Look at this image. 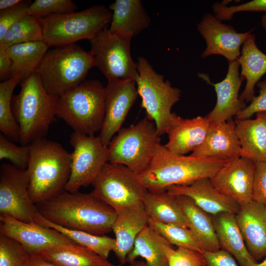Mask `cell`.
I'll return each mask as SVG.
<instances>
[{"label": "cell", "mask_w": 266, "mask_h": 266, "mask_svg": "<svg viewBox=\"0 0 266 266\" xmlns=\"http://www.w3.org/2000/svg\"><path fill=\"white\" fill-rule=\"evenodd\" d=\"M36 205L39 213L49 221L69 229L104 235L112 231L117 213L89 194L64 190Z\"/></svg>", "instance_id": "1"}, {"label": "cell", "mask_w": 266, "mask_h": 266, "mask_svg": "<svg viewBox=\"0 0 266 266\" xmlns=\"http://www.w3.org/2000/svg\"><path fill=\"white\" fill-rule=\"evenodd\" d=\"M229 160L178 155L160 142L155 147L150 165L138 177L148 191L161 192L173 186L187 185L200 179L210 178Z\"/></svg>", "instance_id": "2"}, {"label": "cell", "mask_w": 266, "mask_h": 266, "mask_svg": "<svg viewBox=\"0 0 266 266\" xmlns=\"http://www.w3.org/2000/svg\"><path fill=\"white\" fill-rule=\"evenodd\" d=\"M29 146L26 169L29 193L36 204L65 190L70 175L71 156L61 144L45 138L35 140Z\"/></svg>", "instance_id": "3"}, {"label": "cell", "mask_w": 266, "mask_h": 266, "mask_svg": "<svg viewBox=\"0 0 266 266\" xmlns=\"http://www.w3.org/2000/svg\"><path fill=\"white\" fill-rule=\"evenodd\" d=\"M21 82L19 93L13 97L12 108L19 128V141L28 146L45 138L57 117L59 98L45 90L37 72Z\"/></svg>", "instance_id": "4"}, {"label": "cell", "mask_w": 266, "mask_h": 266, "mask_svg": "<svg viewBox=\"0 0 266 266\" xmlns=\"http://www.w3.org/2000/svg\"><path fill=\"white\" fill-rule=\"evenodd\" d=\"M95 66L90 51L72 44L49 49L36 72L45 90L59 98L85 81L88 71Z\"/></svg>", "instance_id": "5"}, {"label": "cell", "mask_w": 266, "mask_h": 266, "mask_svg": "<svg viewBox=\"0 0 266 266\" xmlns=\"http://www.w3.org/2000/svg\"><path fill=\"white\" fill-rule=\"evenodd\" d=\"M105 113V87L97 80H85L58 98L57 117L75 132L94 135L102 128Z\"/></svg>", "instance_id": "6"}, {"label": "cell", "mask_w": 266, "mask_h": 266, "mask_svg": "<svg viewBox=\"0 0 266 266\" xmlns=\"http://www.w3.org/2000/svg\"><path fill=\"white\" fill-rule=\"evenodd\" d=\"M111 11L103 5H96L79 12L39 17L44 41L50 46L75 44L82 39L89 41L107 27Z\"/></svg>", "instance_id": "7"}, {"label": "cell", "mask_w": 266, "mask_h": 266, "mask_svg": "<svg viewBox=\"0 0 266 266\" xmlns=\"http://www.w3.org/2000/svg\"><path fill=\"white\" fill-rule=\"evenodd\" d=\"M160 137L155 123L146 117L121 129L113 137L107 146L108 161L122 165L138 174L150 165Z\"/></svg>", "instance_id": "8"}, {"label": "cell", "mask_w": 266, "mask_h": 266, "mask_svg": "<svg viewBox=\"0 0 266 266\" xmlns=\"http://www.w3.org/2000/svg\"><path fill=\"white\" fill-rule=\"evenodd\" d=\"M136 64L138 74L135 83L141 106L161 136L166 133L173 114L171 108L180 100L181 91L165 80L145 58H138Z\"/></svg>", "instance_id": "9"}, {"label": "cell", "mask_w": 266, "mask_h": 266, "mask_svg": "<svg viewBox=\"0 0 266 266\" xmlns=\"http://www.w3.org/2000/svg\"><path fill=\"white\" fill-rule=\"evenodd\" d=\"M91 194L116 212L142 204L147 190L138 174L120 164L106 163L91 184Z\"/></svg>", "instance_id": "10"}, {"label": "cell", "mask_w": 266, "mask_h": 266, "mask_svg": "<svg viewBox=\"0 0 266 266\" xmlns=\"http://www.w3.org/2000/svg\"><path fill=\"white\" fill-rule=\"evenodd\" d=\"M131 41L112 33L108 27L90 40V52L95 66L107 81L130 80L135 82L138 73L131 54Z\"/></svg>", "instance_id": "11"}, {"label": "cell", "mask_w": 266, "mask_h": 266, "mask_svg": "<svg viewBox=\"0 0 266 266\" xmlns=\"http://www.w3.org/2000/svg\"><path fill=\"white\" fill-rule=\"evenodd\" d=\"M69 143L73 150L71 153L70 175L65 190L73 193L92 184L108 162V150L99 136L95 135L73 132Z\"/></svg>", "instance_id": "12"}, {"label": "cell", "mask_w": 266, "mask_h": 266, "mask_svg": "<svg viewBox=\"0 0 266 266\" xmlns=\"http://www.w3.org/2000/svg\"><path fill=\"white\" fill-rule=\"evenodd\" d=\"M38 213L29 193L26 169L3 163L0 167V215L31 223Z\"/></svg>", "instance_id": "13"}, {"label": "cell", "mask_w": 266, "mask_h": 266, "mask_svg": "<svg viewBox=\"0 0 266 266\" xmlns=\"http://www.w3.org/2000/svg\"><path fill=\"white\" fill-rule=\"evenodd\" d=\"M105 96V117L99 137L107 147L121 129L138 95L135 82L127 80L107 81Z\"/></svg>", "instance_id": "14"}, {"label": "cell", "mask_w": 266, "mask_h": 266, "mask_svg": "<svg viewBox=\"0 0 266 266\" xmlns=\"http://www.w3.org/2000/svg\"><path fill=\"white\" fill-rule=\"evenodd\" d=\"M255 165L244 157L230 159L209 179L219 192L242 206L252 200Z\"/></svg>", "instance_id": "15"}, {"label": "cell", "mask_w": 266, "mask_h": 266, "mask_svg": "<svg viewBox=\"0 0 266 266\" xmlns=\"http://www.w3.org/2000/svg\"><path fill=\"white\" fill-rule=\"evenodd\" d=\"M0 233L17 241L30 254H39L60 244L74 243L55 229L6 216L0 215Z\"/></svg>", "instance_id": "16"}, {"label": "cell", "mask_w": 266, "mask_h": 266, "mask_svg": "<svg viewBox=\"0 0 266 266\" xmlns=\"http://www.w3.org/2000/svg\"><path fill=\"white\" fill-rule=\"evenodd\" d=\"M197 29L206 43L201 57L219 55L229 62L237 60L240 47L251 32L238 33L233 27L222 23L210 13L204 15L197 25Z\"/></svg>", "instance_id": "17"}, {"label": "cell", "mask_w": 266, "mask_h": 266, "mask_svg": "<svg viewBox=\"0 0 266 266\" xmlns=\"http://www.w3.org/2000/svg\"><path fill=\"white\" fill-rule=\"evenodd\" d=\"M239 66L237 60L229 62L225 78L217 83L211 82L205 74H199L200 78L214 86L216 93V104L206 116L212 124L231 120L246 107L245 102L239 96V91L244 80L239 72Z\"/></svg>", "instance_id": "18"}, {"label": "cell", "mask_w": 266, "mask_h": 266, "mask_svg": "<svg viewBox=\"0 0 266 266\" xmlns=\"http://www.w3.org/2000/svg\"><path fill=\"white\" fill-rule=\"evenodd\" d=\"M212 124L206 116L185 119L173 113L166 132L168 141L164 145L178 155L193 152L202 144Z\"/></svg>", "instance_id": "19"}, {"label": "cell", "mask_w": 266, "mask_h": 266, "mask_svg": "<svg viewBox=\"0 0 266 266\" xmlns=\"http://www.w3.org/2000/svg\"><path fill=\"white\" fill-rule=\"evenodd\" d=\"M166 191L175 196L189 198L199 208L213 216L222 213L235 214L240 207L233 200L219 192L207 178L187 185L173 186Z\"/></svg>", "instance_id": "20"}, {"label": "cell", "mask_w": 266, "mask_h": 266, "mask_svg": "<svg viewBox=\"0 0 266 266\" xmlns=\"http://www.w3.org/2000/svg\"><path fill=\"white\" fill-rule=\"evenodd\" d=\"M247 248L257 262L266 257V207L252 200L235 214Z\"/></svg>", "instance_id": "21"}, {"label": "cell", "mask_w": 266, "mask_h": 266, "mask_svg": "<svg viewBox=\"0 0 266 266\" xmlns=\"http://www.w3.org/2000/svg\"><path fill=\"white\" fill-rule=\"evenodd\" d=\"M148 221L143 204L117 212L112 227L116 240L113 252L121 265L127 263L137 236L148 225Z\"/></svg>", "instance_id": "22"}, {"label": "cell", "mask_w": 266, "mask_h": 266, "mask_svg": "<svg viewBox=\"0 0 266 266\" xmlns=\"http://www.w3.org/2000/svg\"><path fill=\"white\" fill-rule=\"evenodd\" d=\"M198 158L230 160L242 156V149L233 119L212 124L202 144L190 155Z\"/></svg>", "instance_id": "23"}, {"label": "cell", "mask_w": 266, "mask_h": 266, "mask_svg": "<svg viewBox=\"0 0 266 266\" xmlns=\"http://www.w3.org/2000/svg\"><path fill=\"white\" fill-rule=\"evenodd\" d=\"M112 17L109 31L132 39L149 27L150 19L140 0H116L108 7Z\"/></svg>", "instance_id": "24"}, {"label": "cell", "mask_w": 266, "mask_h": 266, "mask_svg": "<svg viewBox=\"0 0 266 266\" xmlns=\"http://www.w3.org/2000/svg\"><path fill=\"white\" fill-rule=\"evenodd\" d=\"M254 119H236L235 132L242 156L255 162L266 161V111L258 112Z\"/></svg>", "instance_id": "25"}, {"label": "cell", "mask_w": 266, "mask_h": 266, "mask_svg": "<svg viewBox=\"0 0 266 266\" xmlns=\"http://www.w3.org/2000/svg\"><path fill=\"white\" fill-rule=\"evenodd\" d=\"M214 216L213 223L221 249L231 254L240 266H252L257 263L247 248L235 214Z\"/></svg>", "instance_id": "26"}, {"label": "cell", "mask_w": 266, "mask_h": 266, "mask_svg": "<svg viewBox=\"0 0 266 266\" xmlns=\"http://www.w3.org/2000/svg\"><path fill=\"white\" fill-rule=\"evenodd\" d=\"M237 60L241 66L240 75L246 81L239 98L245 102H251L255 97V86L266 73V54L257 46L254 34L250 33L245 40Z\"/></svg>", "instance_id": "27"}, {"label": "cell", "mask_w": 266, "mask_h": 266, "mask_svg": "<svg viewBox=\"0 0 266 266\" xmlns=\"http://www.w3.org/2000/svg\"><path fill=\"white\" fill-rule=\"evenodd\" d=\"M193 233L204 252H213L221 249L212 219L209 214L197 206L189 198L176 196Z\"/></svg>", "instance_id": "28"}, {"label": "cell", "mask_w": 266, "mask_h": 266, "mask_svg": "<svg viewBox=\"0 0 266 266\" xmlns=\"http://www.w3.org/2000/svg\"><path fill=\"white\" fill-rule=\"evenodd\" d=\"M39 254L57 266H115L107 259L74 243L60 244Z\"/></svg>", "instance_id": "29"}, {"label": "cell", "mask_w": 266, "mask_h": 266, "mask_svg": "<svg viewBox=\"0 0 266 266\" xmlns=\"http://www.w3.org/2000/svg\"><path fill=\"white\" fill-rule=\"evenodd\" d=\"M143 206L149 218L188 228V223L177 197L166 191L145 193Z\"/></svg>", "instance_id": "30"}, {"label": "cell", "mask_w": 266, "mask_h": 266, "mask_svg": "<svg viewBox=\"0 0 266 266\" xmlns=\"http://www.w3.org/2000/svg\"><path fill=\"white\" fill-rule=\"evenodd\" d=\"M168 245H171L148 225L137 236L127 263L130 264L141 257L147 266H168L165 247Z\"/></svg>", "instance_id": "31"}, {"label": "cell", "mask_w": 266, "mask_h": 266, "mask_svg": "<svg viewBox=\"0 0 266 266\" xmlns=\"http://www.w3.org/2000/svg\"><path fill=\"white\" fill-rule=\"evenodd\" d=\"M49 47L44 41H40L15 44L6 49L11 62V77L23 80L36 72Z\"/></svg>", "instance_id": "32"}, {"label": "cell", "mask_w": 266, "mask_h": 266, "mask_svg": "<svg viewBox=\"0 0 266 266\" xmlns=\"http://www.w3.org/2000/svg\"><path fill=\"white\" fill-rule=\"evenodd\" d=\"M34 222L43 226L55 229L75 243L94 251L105 259H107L110 253L113 251L115 246V238L58 226L45 219L38 212Z\"/></svg>", "instance_id": "33"}, {"label": "cell", "mask_w": 266, "mask_h": 266, "mask_svg": "<svg viewBox=\"0 0 266 266\" xmlns=\"http://www.w3.org/2000/svg\"><path fill=\"white\" fill-rule=\"evenodd\" d=\"M22 81L18 77H12L0 83V130L5 136L16 141H19L20 131L12 111V95Z\"/></svg>", "instance_id": "34"}, {"label": "cell", "mask_w": 266, "mask_h": 266, "mask_svg": "<svg viewBox=\"0 0 266 266\" xmlns=\"http://www.w3.org/2000/svg\"><path fill=\"white\" fill-rule=\"evenodd\" d=\"M40 41H44V36L39 18L28 15L9 29L0 41V47L7 49L15 44Z\"/></svg>", "instance_id": "35"}, {"label": "cell", "mask_w": 266, "mask_h": 266, "mask_svg": "<svg viewBox=\"0 0 266 266\" xmlns=\"http://www.w3.org/2000/svg\"><path fill=\"white\" fill-rule=\"evenodd\" d=\"M148 225L171 245L203 254V250L200 243L188 228L163 223L149 218Z\"/></svg>", "instance_id": "36"}, {"label": "cell", "mask_w": 266, "mask_h": 266, "mask_svg": "<svg viewBox=\"0 0 266 266\" xmlns=\"http://www.w3.org/2000/svg\"><path fill=\"white\" fill-rule=\"evenodd\" d=\"M30 256L19 242L0 233V266H28Z\"/></svg>", "instance_id": "37"}, {"label": "cell", "mask_w": 266, "mask_h": 266, "mask_svg": "<svg viewBox=\"0 0 266 266\" xmlns=\"http://www.w3.org/2000/svg\"><path fill=\"white\" fill-rule=\"evenodd\" d=\"M76 7L70 0H35L30 4L28 15L44 17L74 12Z\"/></svg>", "instance_id": "38"}, {"label": "cell", "mask_w": 266, "mask_h": 266, "mask_svg": "<svg viewBox=\"0 0 266 266\" xmlns=\"http://www.w3.org/2000/svg\"><path fill=\"white\" fill-rule=\"evenodd\" d=\"M30 146H17L0 134V160H9L16 167L26 169L30 157Z\"/></svg>", "instance_id": "39"}, {"label": "cell", "mask_w": 266, "mask_h": 266, "mask_svg": "<svg viewBox=\"0 0 266 266\" xmlns=\"http://www.w3.org/2000/svg\"><path fill=\"white\" fill-rule=\"evenodd\" d=\"M168 266H205L206 262L203 254L198 252L171 245L165 247Z\"/></svg>", "instance_id": "40"}, {"label": "cell", "mask_w": 266, "mask_h": 266, "mask_svg": "<svg viewBox=\"0 0 266 266\" xmlns=\"http://www.w3.org/2000/svg\"><path fill=\"white\" fill-rule=\"evenodd\" d=\"M212 8L215 17L219 20H231L235 13L243 11H263L266 13V0H253L235 6H227L216 2Z\"/></svg>", "instance_id": "41"}, {"label": "cell", "mask_w": 266, "mask_h": 266, "mask_svg": "<svg viewBox=\"0 0 266 266\" xmlns=\"http://www.w3.org/2000/svg\"><path fill=\"white\" fill-rule=\"evenodd\" d=\"M31 3L22 0L14 7L0 10V41L12 25L28 15V9Z\"/></svg>", "instance_id": "42"}, {"label": "cell", "mask_w": 266, "mask_h": 266, "mask_svg": "<svg viewBox=\"0 0 266 266\" xmlns=\"http://www.w3.org/2000/svg\"><path fill=\"white\" fill-rule=\"evenodd\" d=\"M252 200L266 207V161L256 162Z\"/></svg>", "instance_id": "43"}, {"label": "cell", "mask_w": 266, "mask_h": 266, "mask_svg": "<svg viewBox=\"0 0 266 266\" xmlns=\"http://www.w3.org/2000/svg\"><path fill=\"white\" fill-rule=\"evenodd\" d=\"M259 88V94L255 96L249 105L240 111L236 119H249L254 114L266 111V79L257 84Z\"/></svg>", "instance_id": "44"}, {"label": "cell", "mask_w": 266, "mask_h": 266, "mask_svg": "<svg viewBox=\"0 0 266 266\" xmlns=\"http://www.w3.org/2000/svg\"><path fill=\"white\" fill-rule=\"evenodd\" d=\"M202 254L206 266H240L231 254L222 249L213 252H204Z\"/></svg>", "instance_id": "45"}, {"label": "cell", "mask_w": 266, "mask_h": 266, "mask_svg": "<svg viewBox=\"0 0 266 266\" xmlns=\"http://www.w3.org/2000/svg\"><path fill=\"white\" fill-rule=\"evenodd\" d=\"M11 62L7 49L0 47V78L7 80L11 78Z\"/></svg>", "instance_id": "46"}, {"label": "cell", "mask_w": 266, "mask_h": 266, "mask_svg": "<svg viewBox=\"0 0 266 266\" xmlns=\"http://www.w3.org/2000/svg\"><path fill=\"white\" fill-rule=\"evenodd\" d=\"M28 266H57L43 258L39 254H31Z\"/></svg>", "instance_id": "47"}, {"label": "cell", "mask_w": 266, "mask_h": 266, "mask_svg": "<svg viewBox=\"0 0 266 266\" xmlns=\"http://www.w3.org/2000/svg\"><path fill=\"white\" fill-rule=\"evenodd\" d=\"M21 0H0V10L10 8L21 2Z\"/></svg>", "instance_id": "48"}, {"label": "cell", "mask_w": 266, "mask_h": 266, "mask_svg": "<svg viewBox=\"0 0 266 266\" xmlns=\"http://www.w3.org/2000/svg\"><path fill=\"white\" fill-rule=\"evenodd\" d=\"M129 266H147L145 263L142 261H135L130 264Z\"/></svg>", "instance_id": "49"}, {"label": "cell", "mask_w": 266, "mask_h": 266, "mask_svg": "<svg viewBox=\"0 0 266 266\" xmlns=\"http://www.w3.org/2000/svg\"><path fill=\"white\" fill-rule=\"evenodd\" d=\"M261 24L266 33V13L262 16Z\"/></svg>", "instance_id": "50"}, {"label": "cell", "mask_w": 266, "mask_h": 266, "mask_svg": "<svg viewBox=\"0 0 266 266\" xmlns=\"http://www.w3.org/2000/svg\"><path fill=\"white\" fill-rule=\"evenodd\" d=\"M252 266H266V257L260 263H256Z\"/></svg>", "instance_id": "51"}, {"label": "cell", "mask_w": 266, "mask_h": 266, "mask_svg": "<svg viewBox=\"0 0 266 266\" xmlns=\"http://www.w3.org/2000/svg\"></svg>", "instance_id": "52"}]
</instances>
